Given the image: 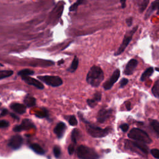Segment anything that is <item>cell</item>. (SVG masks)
Returning a JSON list of instances; mask_svg holds the SVG:
<instances>
[{"mask_svg":"<svg viewBox=\"0 0 159 159\" xmlns=\"http://www.w3.org/2000/svg\"><path fill=\"white\" fill-rule=\"evenodd\" d=\"M104 79V73L100 67L93 66L86 75V81L93 87H98Z\"/></svg>","mask_w":159,"mask_h":159,"instance_id":"obj_1","label":"cell"},{"mask_svg":"<svg viewBox=\"0 0 159 159\" xmlns=\"http://www.w3.org/2000/svg\"><path fill=\"white\" fill-rule=\"evenodd\" d=\"M128 137L131 139L145 144H151L152 142L150 136L145 131L138 128L131 130L128 134Z\"/></svg>","mask_w":159,"mask_h":159,"instance_id":"obj_2","label":"cell"},{"mask_svg":"<svg viewBox=\"0 0 159 159\" xmlns=\"http://www.w3.org/2000/svg\"><path fill=\"white\" fill-rule=\"evenodd\" d=\"M77 157L80 159H98L99 155L95 150L85 146H80L77 150Z\"/></svg>","mask_w":159,"mask_h":159,"instance_id":"obj_3","label":"cell"},{"mask_svg":"<svg viewBox=\"0 0 159 159\" xmlns=\"http://www.w3.org/2000/svg\"><path fill=\"white\" fill-rule=\"evenodd\" d=\"M126 147L130 150L136 151L138 154L146 156L148 154L149 149L145 143L141 142H131L127 141L126 142Z\"/></svg>","mask_w":159,"mask_h":159,"instance_id":"obj_4","label":"cell"},{"mask_svg":"<svg viewBox=\"0 0 159 159\" xmlns=\"http://www.w3.org/2000/svg\"><path fill=\"white\" fill-rule=\"evenodd\" d=\"M137 29H138V26H136L132 30L130 31H128L126 34L125 36H124V39H123L121 45H120V47H119V49L117 50V51L114 53V55H116V56H117V55H119L122 52H124V51L126 50V47L128 46V45L130 42V41L132 40L133 37L134 36V34L137 31Z\"/></svg>","mask_w":159,"mask_h":159,"instance_id":"obj_5","label":"cell"},{"mask_svg":"<svg viewBox=\"0 0 159 159\" xmlns=\"http://www.w3.org/2000/svg\"><path fill=\"white\" fill-rule=\"evenodd\" d=\"M87 133L93 137L101 138L107 136L111 131V128L102 129L92 125H88L86 126Z\"/></svg>","mask_w":159,"mask_h":159,"instance_id":"obj_6","label":"cell"},{"mask_svg":"<svg viewBox=\"0 0 159 159\" xmlns=\"http://www.w3.org/2000/svg\"><path fill=\"white\" fill-rule=\"evenodd\" d=\"M37 78L41 81L45 83V84L53 87L59 86L63 84V81L59 77H57V76H39Z\"/></svg>","mask_w":159,"mask_h":159,"instance_id":"obj_7","label":"cell"},{"mask_svg":"<svg viewBox=\"0 0 159 159\" xmlns=\"http://www.w3.org/2000/svg\"><path fill=\"white\" fill-rule=\"evenodd\" d=\"M23 144V137L19 135L12 136L8 143V146L13 150H17L22 146Z\"/></svg>","mask_w":159,"mask_h":159,"instance_id":"obj_8","label":"cell"},{"mask_svg":"<svg viewBox=\"0 0 159 159\" xmlns=\"http://www.w3.org/2000/svg\"><path fill=\"white\" fill-rule=\"evenodd\" d=\"M120 77V70L119 69H116V70L114 72L113 74L112 75L111 78L106 81L104 85H103V87H104L105 89L106 90H108L113 87L114 84L117 81Z\"/></svg>","mask_w":159,"mask_h":159,"instance_id":"obj_9","label":"cell"},{"mask_svg":"<svg viewBox=\"0 0 159 159\" xmlns=\"http://www.w3.org/2000/svg\"><path fill=\"white\" fill-rule=\"evenodd\" d=\"M36 126H34V124L31 120L28 119H25L22 121V123L20 125L15 126V127L13 128V130L15 132H21L23 130H29L34 128Z\"/></svg>","mask_w":159,"mask_h":159,"instance_id":"obj_10","label":"cell"},{"mask_svg":"<svg viewBox=\"0 0 159 159\" xmlns=\"http://www.w3.org/2000/svg\"><path fill=\"white\" fill-rule=\"evenodd\" d=\"M112 114L111 109H107L105 108H103L99 111L97 115V120L100 123L105 122L108 120Z\"/></svg>","mask_w":159,"mask_h":159,"instance_id":"obj_11","label":"cell"},{"mask_svg":"<svg viewBox=\"0 0 159 159\" xmlns=\"http://www.w3.org/2000/svg\"><path fill=\"white\" fill-rule=\"evenodd\" d=\"M22 80H24L26 84L35 86L38 89H42L44 88V85L40 81H38L35 78L30 77L29 76H23Z\"/></svg>","mask_w":159,"mask_h":159,"instance_id":"obj_12","label":"cell"},{"mask_svg":"<svg viewBox=\"0 0 159 159\" xmlns=\"http://www.w3.org/2000/svg\"><path fill=\"white\" fill-rule=\"evenodd\" d=\"M138 62L136 59H131L129 61L126 67L124 69V73L126 75H130L133 73L137 66Z\"/></svg>","mask_w":159,"mask_h":159,"instance_id":"obj_13","label":"cell"},{"mask_svg":"<svg viewBox=\"0 0 159 159\" xmlns=\"http://www.w3.org/2000/svg\"><path fill=\"white\" fill-rule=\"evenodd\" d=\"M66 129V125L65 123L60 122L57 124V125L54 129V133L57 135L59 138L63 137Z\"/></svg>","mask_w":159,"mask_h":159,"instance_id":"obj_14","label":"cell"},{"mask_svg":"<svg viewBox=\"0 0 159 159\" xmlns=\"http://www.w3.org/2000/svg\"><path fill=\"white\" fill-rule=\"evenodd\" d=\"M10 107L14 112L20 114H23L26 111L27 107L24 105L21 104V103H12Z\"/></svg>","mask_w":159,"mask_h":159,"instance_id":"obj_15","label":"cell"},{"mask_svg":"<svg viewBox=\"0 0 159 159\" xmlns=\"http://www.w3.org/2000/svg\"><path fill=\"white\" fill-rule=\"evenodd\" d=\"M101 100V94L100 92H96L94 95L93 98L92 99L87 100L86 102L88 106H89L91 108H94L96 105V104H97V103L100 101Z\"/></svg>","mask_w":159,"mask_h":159,"instance_id":"obj_16","label":"cell"},{"mask_svg":"<svg viewBox=\"0 0 159 159\" xmlns=\"http://www.w3.org/2000/svg\"><path fill=\"white\" fill-rule=\"evenodd\" d=\"M158 7H159V0H155L152 3L150 6L147 11L146 16H145V19H147V18H149L152 15V13H153L154 11L157 10Z\"/></svg>","mask_w":159,"mask_h":159,"instance_id":"obj_17","label":"cell"},{"mask_svg":"<svg viewBox=\"0 0 159 159\" xmlns=\"http://www.w3.org/2000/svg\"><path fill=\"white\" fill-rule=\"evenodd\" d=\"M24 103L26 107L31 108L35 106L36 103V100L32 96L27 95L24 100Z\"/></svg>","mask_w":159,"mask_h":159,"instance_id":"obj_18","label":"cell"},{"mask_svg":"<svg viewBox=\"0 0 159 159\" xmlns=\"http://www.w3.org/2000/svg\"><path fill=\"white\" fill-rule=\"evenodd\" d=\"M31 149L37 154L39 155H43L45 154V151L41 147L39 144H32L30 146Z\"/></svg>","mask_w":159,"mask_h":159,"instance_id":"obj_19","label":"cell"},{"mask_svg":"<svg viewBox=\"0 0 159 159\" xmlns=\"http://www.w3.org/2000/svg\"><path fill=\"white\" fill-rule=\"evenodd\" d=\"M154 72V68L152 67H149L148 68L147 70H146L143 74L141 76V80L142 81H146L150 75H152V74Z\"/></svg>","mask_w":159,"mask_h":159,"instance_id":"obj_20","label":"cell"},{"mask_svg":"<svg viewBox=\"0 0 159 159\" xmlns=\"http://www.w3.org/2000/svg\"><path fill=\"white\" fill-rule=\"evenodd\" d=\"M78 64H79L78 59L77 57H75L74 59L72 61V63L70 68L68 69V71H69L70 72H72V73L75 72L78 67Z\"/></svg>","mask_w":159,"mask_h":159,"instance_id":"obj_21","label":"cell"},{"mask_svg":"<svg viewBox=\"0 0 159 159\" xmlns=\"http://www.w3.org/2000/svg\"><path fill=\"white\" fill-rule=\"evenodd\" d=\"M152 92L155 97L159 98V80L155 81L154 86L152 88Z\"/></svg>","mask_w":159,"mask_h":159,"instance_id":"obj_22","label":"cell"},{"mask_svg":"<svg viewBox=\"0 0 159 159\" xmlns=\"http://www.w3.org/2000/svg\"><path fill=\"white\" fill-rule=\"evenodd\" d=\"M80 133L79 130L75 129L74 130H73L72 133V142L74 143V144H77V140L78 139L79 137L80 136Z\"/></svg>","mask_w":159,"mask_h":159,"instance_id":"obj_23","label":"cell"},{"mask_svg":"<svg viewBox=\"0 0 159 159\" xmlns=\"http://www.w3.org/2000/svg\"><path fill=\"white\" fill-rule=\"evenodd\" d=\"M35 116L37 117H39V118H44V117H47L49 116V113H48V111L47 109H42V110L36 112Z\"/></svg>","mask_w":159,"mask_h":159,"instance_id":"obj_24","label":"cell"},{"mask_svg":"<svg viewBox=\"0 0 159 159\" xmlns=\"http://www.w3.org/2000/svg\"><path fill=\"white\" fill-rule=\"evenodd\" d=\"M85 0H77V2H75L74 4H73L70 7V8H69V10H70V12L72 11H75L77 10V8H78V6L81 4H84L85 3Z\"/></svg>","mask_w":159,"mask_h":159,"instance_id":"obj_25","label":"cell"},{"mask_svg":"<svg viewBox=\"0 0 159 159\" xmlns=\"http://www.w3.org/2000/svg\"><path fill=\"white\" fill-rule=\"evenodd\" d=\"M12 74L13 71L12 70H0V80L8 78Z\"/></svg>","mask_w":159,"mask_h":159,"instance_id":"obj_26","label":"cell"},{"mask_svg":"<svg viewBox=\"0 0 159 159\" xmlns=\"http://www.w3.org/2000/svg\"><path fill=\"white\" fill-rule=\"evenodd\" d=\"M150 125L152 129L154 130L155 132L159 136V122L156 120H151Z\"/></svg>","mask_w":159,"mask_h":159,"instance_id":"obj_27","label":"cell"},{"mask_svg":"<svg viewBox=\"0 0 159 159\" xmlns=\"http://www.w3.org/2000/svg\"><path fill=\"white\" fill-rule=\"evenodd\" d=\"M34 74V72L30 69H24V70H21L18 72V75H21V77L23 76H31Z\"/></svg>","mask_w":159,"mask_h":159,"instance_id":"obj_28","label":"cell"},{"mask_svg":"<svg viewBox=\"0 0 159 159\" xmlns=\"http://www.w3.org/2000/svg\"><path fill=\"white\" fill-rule=\"evenodd\" d=\"M149 3V0H143L142 3L139 4V9L140 12H143L145 10H146Z\"/></svg>","mask_w":159,"mask_h":159,"instance_id":"obj_29","label":"cell"},{"mask_svg":"<svg viewBox=\"0 0 159 159\" xmlns=\"http://www.w3.org/2000/svg\"><path fill=\"white\" fill-rule=\"evenodd\" d=\"M68 122L72 126H75L78 124V122L75 116H71L68 118Z\"/></svg>","mask_w":159,"mask_h":159,"instance_id":"obj_30","label":"cell"},{"mask_svg":"<svg viewBox=\"0 0 159 159\" xmlns=\"http://www.w3.org/2000/svg\"><path fill=\"white\" fill-rule=\"evenodd\" d=\"M53 154H54L55 157L56 158L60 157V156L61 155V150L58 146H55L53 147Z\"/></svg>","mask_w":159,"mask_h":159,"instance_id":"obj_31","label":"cell"},{"mask_svg":"<svg viewBox=\"0 0 159 159\" xmlns=\"http://www.w3.org/2000/svg\"><path fill=\"white\" fill-rule=\"evenodd\" d=\"M9 126L10 123L8 121L6 120H0V128L8 127Z\"/></svg>","mask_w":159,"mask_h":159,"instance_id":"obj_32","label":"cell"},{"mask_svg":"<svg viewBox=\"0 0 159 159\" xmlns=\"http://www.w3.org/2000/svg\"><path fill=\"white\" fill-rule=\"evenodd\" d=\"M150 152H151V154L155 158L159 159V150L158 149H154L152 150H151Z\"/></svg>","mask_w":159,"mask_h":159,"instance_id":"obj_33","label":"cell"},{"mask_svg":"<svg viewBox=\"0 0 159 159\" xmlns=\"http://www.w3.org/2000/svg\"><path fill=\"white\" fill-rule=\"evenodd\" d=\"M75 151V146L73 144H70L68 147V152L70 155H72Z\"/></svg>","mask_w":159,"mask_h":159,"instance_id":"obj_34","label":"cell"},{"mask_svg":"<svg viewBox=\"0 0 159 159\" xmlns=\"http://www.w3.org/2000/svg\"><path fill=\"white\" fill-rule=\"evenodd\" d=\"M128 84V80L126 78H123L120 83V88H123Z\"/></svg>","mask_w":159,"mask_h":159,"instance_id":"obj_35","label":"cell"},{"mask_svg":"<svg viewBox=\"0 0 159 159\" xmlns=\"http://www.w3.org/2000/svg\"><path fill=\"white\" fill-rule=\"evenodd\" d=\"M133 23V19L132 17H130L126 19V24L129 27H130L132 26Z\"/></svg>","mask_w":159,"mask_h":159,"instance_id":"obj_36","label":"cell"},{"mask_svg":"<svg viewBox=\"0 0 159 159\" xmlns=\"http://www.w3.org/2000/svg\"><path fill=\"white\" fill-rule=\"evenodd\" d=\"M121 128L123 132H127L128 129H129L128 124H122V125L121 126Z\"/></svg>","mask_w":159,"mask_h":159,"instance_id":"obj_37","label":"cell"},{"mask_svg":"<svg viewBox=\"0 0 159 159\" xmlns=\"http://www.w3.org/2000/svg\"><path fill=\"white\" fill-rule=\"evenodd\" d=\"M8 113V111L6 109H3L1 113V114H0V117H2L3 116H5Z\"/></svg>","mask_w":159,"mask_h":159,"instance_id":"obj_38","label":"cell"},{"mask_svg":"<svg viewBox=\"0 0 159 159\" xmlns=\"http://www.w3.org/2000/svg\"><path fill=\"white\" fill-rule=\"evenodd\" d=\"M126 1L127 0H120L122 8L124 9L126 7Z\"/></svg>","mask_w":159,"mask_h":159,"instance_id":"obj_39","label":"cell"},{"mask_svg":"<svg viewBox=\"0 0 159 159\" xmlns=\"http://www.w3.org/2000/svg\"><path fill=\"white\" fill-rule=\"evenodd\" d=\"M126 109L128 111H130L131 109V105H130V103L129 101H126Z\"/></svg>","mask_w":159,"mask_h":159,"instance_id":"obj_40","label":"cell"},{"mask_svg":"<svg viewBox=\"0 0 159 159\" xmlns=\"http://www.w3.org/2000/svg\"><path fill=\"white\" fill-rule=\"evenodd\" d=\"M11 116L13 117V118H15V119H19V117L17 116H16L15 114H11Z\"/></svg>","mask_w":159,"mask_h":159,"instance_id":"obj_41","label":"cell"},{"mask_svg":"<svg viewBox=\"0 0 159 159\" xmlns=\"http://www.w3.org/2000/svg\"><path fill=\"white\" fill-rule=\"evenodd\" d=\"M157 15H159V7H158V9H157Z\"/></svg>","mask_w":159,"mask_h":159,"instance_id":"obj_42","label":"cell"},{"mask_svg":"<svg viewBox=\"0 0 159 159\" xmlns=\"http://www.w3.org/2000/svg\"><path fill=\"white\" fill-rule=\"evenodd\" d=\"M63 62H64V60H62L60 62H59V64H61L62 63H63Z\"/></svg>","mask_w":159,"mask_h":159,"instance_id":"obj_43","label":"cell"},{"mask_svg":"<svg viewBox=\"0 0 159 159\" xmlns=\"http://www.w3.org/2000/svg\"><path fill=\"white\" fill-rule=\"evenodd\" d=\"M155 70H156L157 71H158V72H159V68H156V69H155Z\"/></svg>","mask_w":159,"mask_h":159,"instance_id":"obj_44","label":"cell"},{"mask_svg":"<svg viewBox=\"0 0 159 159\" xmlns=\"http://www.w3.org/2000/svg\"><path fill=\"white\" fill-rule=\"evenodd\" d=\"M1 66H3V65L1 64H0V67H1Z\"/></svg>","mask_w":159,"mask_h":159,"instance_id":"obj_45","label":"cell"},{"mask_svg":"<svg viewBox=\"0 0 159 159\" xmlns=\"http://www.w3.org/2000/svg\"><path fill=\"white\" fill-rule=\"evenodd\" d=\"M1 103H0V106H1Z\"/></svg>","mask_w":159,"mask_h":159,"instance_id":"obj_46","label":"cell"}]
</instances>
